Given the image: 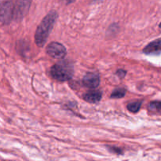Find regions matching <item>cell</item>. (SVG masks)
Returning <instances> with one entry per match:
<instances>
[{"label":"cell","mask_w":161,"mask_h":161,"mask_svg":"<svg viewBox=\"0 0 161 161\" xmlns=\"http://www.w3.org/2000/svg\"><path fill=\"white\" fill-rule=\"evenodd\" d=\"M59 1L63 2V3H65V4L69 5V4H71V3H74V2H75V0H59Z\"/></svg>","instance_id":"14"},{"label":"cell","mask_w":161,"mask_h":161,"mask_svg":"<svg viewBox=\"0 0 161 161\" xmlns=\"http://www.w3.org/2000/svg\"><path fill=\"white\" fill-rule=\"evenodd\" d=\"M126 94V90L124 88H117L112 93L111 97L112 98H121L124 97Z\"/></svg>","instance_id":"11"},{"label":"cell","mask_w":161,"mask_h":161,"mask_svg":"<svg viewBox=\"0 0 161 161\" xmlns=\"http://www.w3.org/2000/svg\"><path fill=\"white\" fill-rule=\"evenodd\" d=\"M102 97V93L100 91H91L85 93L83 95V99L89 103H97Z\"/></svg>","instance_id":"8"},{"label":"cell","mask_w":161,"mask_h":161,"mask_svg":"<svg viewBox=\"0 0 161 161\" xmlns=\"http://www.w3.org/2000/svg\"><path fill=\"white\" fill-rule=\"evenodd\" d=\"M47 53L55 59H62L67 53L66 48L61 43L52 42L47 47Z\"/></svg>","instance_id":"4"},{"label":"cell","mask_w":161,"mask_h":161,"mask_svg":"<svg viewBox=\"0 0 161 161\" xmlns=\"http://www.w3.org/2000/svg\"><path fill=\"white\" fill-rule=\"evenodd\" d=\"M142 104V101H136V102H134L128 104L127 108L131 113H138L140 110V108H141Z\"/></svg>","instance_id":"9"},{"label":"cell","mask_w":161,"mask_h":161,"mask_svg":"<svg viewBox=\"0 0 161 161\" xmlns=\"http://www.w3.org/2000/svg\"><path fill=\"white\" fill-rule=\"evenodd\" d=\"M50 73L53 78L58 81H67L72 79L74 74L73 64L70 61L63 60L51 68Z\"/></svg>","instance_id":"2"},{"label":"cell","mask_w":161,"mask_h":161,"mask_svg":"<svg viewBox=\"0 0 161 161\" xmlns=\"http://www.w3.org/2000/svg\"><path fill=\"white\" fill-rule=\"evenodd\" d=\"M14 19H16L14 3L9 0L0 1V22L4 25H8Z\"/></svg>","instance_id":"3"},{"label":"cell","mask_w":161,"mask_h":161,"mask_svg":"<svg viewBox=\"0 0 161 161\" xmlns=\"http://www.w3.org/2000/svg\"><path fill=\"white\" fill-rule=\"evenodd\" d=\"M126 73H127V72H126L125 70H124V69H119V70H117V72H116V74H117V75L120 79L124 78V77L125 76Z\"/></svg>","instance_id":"13"},{"label":"cell","mask_w":161,"mask_h":161,"mask_svg":"<svg viewBox=\"0 0 161 161\" xmlns=\"http://www.w3.org/2000/svg\"><path fill=\"white\" fill-rule=\"evenodd\" d=\"M108 149H109L110 152L118 154V155H119V154H122L123 153L122 149H119V148L114 147V146H110V147L108 148Z\"/></svg>","instance_id":"12"},{"label":"cell","mask_w":161,"mask_h":161,"mask_svg":"<svg viewBox=\"0 0 161 161\" xmlns=\"http://www.w3.org/2000/svg\"><path fill=\"white\" fill-rule=\"evenodd\" d=\"M149 109L152 113L160 114L161 112V103L160 101L150 102L149 105Z\"/></svg>","instance_id":"10"},{"label":"cell","mask_w":161,"mask_h":161,"mask_svg":"<svg viewBox=\"0 0 161 161\" xmlns=\"http://www.w3.org/2000/svg\"><path fill=\"white\" fill-rule=\"evenodd\" d=\"M58 17V13L52 10L42 19L35 34V42L39 47H44Z\"/></svg>","instance_id":"1"},{"label":"cell","mask_w":161,"mask_h":161,"mask_svg":"<svg viewBox=\"0 0 161 161\" xmlns=\"http://www.w3.org/2000/svg\"><path fill=\"white\" fill-rule=\"evenodd\" d=\"M13 2L15 6L16 19H20L27 14L30 7L31 0H9Z\"/></svg>","instance_id":"5"},{"label":"cell","mask_w":161,"mask_h":161,"mask_svg":"<svg viewBox=\"0 0 161 161\" xmlns=\"http://www.w3.org/2000/svg\"><path fill=\"white\" fill-rule=\"evenodd\" d=\"M100 84V76L96 72H88L83 79V85L90 89H95Z\"/></svg>","instance_id":"6"},{"label":"cell","mask_w":161,"mask_h":161,"mask_svg":"<svg viewBox=\"0 0 161 161\" xmlns=\"http://www.w3.org/2000/svg\"><path fill=\"white\" fill-rule=\"evenodd\" d=\"M161 50V41L160 39L153 41L148 44L144 48V52L146 54H160Z\"/></svg>","instance_id":"7"}]
</instances>
